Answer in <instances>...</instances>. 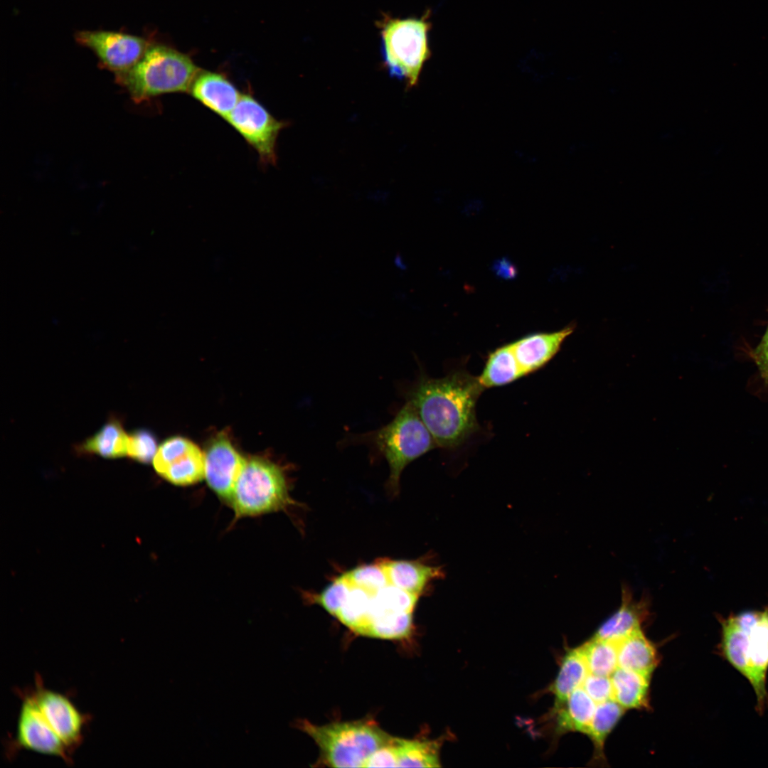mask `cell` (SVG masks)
Wrapping results in <instances>:
<instances>
[{"mask_svg": "<svg viewBox=\"0 0 768 768\" xmlns=\"http://www.w3.org/2000/svg\"><path fill=\"white\" fill-rule=\"evenodd\" d=\"M484 388L478 377L454 370L439 378L422 377L408 394L437 447L454 449L479 430L477 401Z\"/></svg>", "mask_w": 768, "mask_h": 768, "instance_id": "1", "label": "cell"}, {"mask_svg": "<svg viewBox=\"0 0 768 768\" xmlns=\"http://www.w3.org/2000/svg\"><path fill=\"white\" fill-rule=\"evenodd\" d=\"M717 618L721 627L718 654L750 682L756 711L762 715L768 710V605Z\"/></svg>", "mask_w": 768, "mask_h": 768, "instance_id": "2", "label": "cell"}, {"mask_svg": "<svg viewBox=\"0 0 768 768\" xmlns=\"http://www.w3.org/2000/svg\"><path fill=\"white\" fill-rule=\"evenodd\" d=\"M201 70L186 55L162 45H150L142 58L116 80L136 102L158 95L189 91Z\"/></svg>", "mask_w": 768, "mask_h": 768, "instance_id": "3", "label": "cell"}, {"mask_svg": "<svg viewBox=\"0 0 768 768\" xmlns=\"http://www.w3.org/2000/svg\"><path fill=\"white\" fill-rule=\"evenodd\" d=\"M297 724L318 746L319 762L331 767H363L375 751L394 737L375 722L365 720L322 725L302 720Z\"/></svg>", "mask_w": 768, "mask_h": 768, "instance_id": "4", "label": "cell"}, {"mask_svg": "<svg viewBox=\"0 0 768 768\" xmlns=\"http://www.w3.org/2000/svg\"><path fill=\"white\" fill-rule=\"evenodd\" d=\"M431 11L420 18H395L383 14L376 21L380 34L383 62L390 76L405 80L407 87L417 85L424 64L431 57L428 33Z\"/></svg>", "mask_w": 768, "mask_h": 768, "instance_id": "5", "label": "cell"}, {"mask_svg": "<svg viewBox=\"0 0 768 768\" xmlns=\"http://www.w3.org/2000/svg\"><path fill=\"white\" fill-rule=\"evenodd\" d=\"M370 439L389 465L388 483L393 490L398 489L400 475L410 463L437 447L408 400L390 422L372 434Z\"/></svg>", "mask_w": 768, "mask_h": 768, "instance_id": "6", "label": "cell"}, {"mask_svg": "<svg viewBox=\"0 0 768 768\" xmlns=\"http://www.w3.org/2000/svg\"><path fill=\"white\" fill-rule=\"evenodd\" d=\"M238 517L274 512L291 504L284 474L260 458L245 462L229 501Z\"/></svg>", "mask_w": 768, "mask_h": 768, "instance_id": "7", "label": "cell"}, {"mask_svg": "<svg viewBox=\"0 0 768 768\" xmlns=\"http://www.w3.org/2000/svg\"><path fill=\"white\" fill-rule=\"evenodd\" d=\"M253 147L263 164L276 162V143L286 123L275 119L250 94H242L225 119Z\"/></svg>", "mask_w": 768, "mask_h": 768, "instance_id": "8", "label": "cell"}, {"mask_svg": "<svg viewBox=\"0 0 768 768\" xmlns=\"http://www.w3.org/2000/svg\"><path fill=\"white\" fill-rule=\"evenodd\" d=\"M26 690L43 720L73 754L83 740L90 718L67 695L46 688L39 676L34 686Z\"/></svg>", "mask_w": 768, "mask_h": 768, "instance_id": "9", "label": "cell"}, {"mask_svg": "<svg viewBox=\"0 0 768 768\" xmlns=\"http://www.w3.org/2000/svg\"><path fill=\"white\" fill-rule=\"evenodd\" d=\"M75 38L92 50L103 67L114 74L134 65L150 46L142 37L110 31H80L75 33Z\"/></svg>", "mask_w": 768, "mask_h": 768, "instance_id": "10", "label": "cell"}, {"mask_svg": "<svg viewBox=\"0 0 768 768\" xmlns=\"http://www.w3.org/2000/svg\"><path fill=\"white\" fill-rule=\"evenodd\" d=\"M155 470L169 482L189 485L205 476V457L190 440L175 437L164 441L153 459Z\"/></svg>", "mask_w": 768, "mask_h": 768, "instance_id": "11", "label": "cell"}, {"mask_svg": "<svg viewBox=\"0 0 768 768\" xmlns=\"http://www.w3.org/2000/svg\"><path fill=\"white\" fill-rule=\"evenodd\" d=\"M18 694L21 706L16 733L9 745L10 753L23 750L60 758L68 764L72 763L73 754L46 729L24 690H19Z\"/></svg>", "mask_w": 768, "mask_h": 768, "instance_id": "12", "label": "cell"}, {"mask_svg": "<svg viewBox=\"0 0 768 768\" xmlns=\"http://www.w3.org/2000/svg\"><path fill=\"white\" fill-rule=\"evenodd\" d=\"M204 457L208 484L218 496L229 502L246 460L223 436L210 443Z\"/></svg>", "mask_w": 768, "mask_h": 768, "instance_id": "13", "label": "cell"}, {"mask_svg": "<svg viewBox=\"0 0 768 768\" xmlns=\"http://www.w3.org/2000/svg\"><path fill=\"white\" fill-rule=\"evenodd\" d=\"M574 329V325H569L558 331L529 334L511 343L523 377L546 366L558 353L564 341Z\"/></svg>", "mask_w": 768, "mask_h": 768, "instance_id": "14", "label": "cell"}, {"mask_svg": "<svg viewBox=\"0 0 768 768\" xmlns=\"http://www.w3.org/2000/svg\"><path fill=\"white\" fill-rule=\"evenodd\" d=\"M649 615L646 597L635 599L626 586L622 589L621 604L597 628L592 636L617 642L633 632L642 629L643 623Z\"/></svg>", "mask_w": 768, "mask_h": 768, "instance_id": "15", "label": "cell"}, {"mask_svg": "<svg viewBox=\"0 0 768 768\" xmlns=\"http://www.w3.org/2000/svg\"><path fill=\"white\" fill-rule=\"evenodd\" d=\"M207 108L226 119L238 102L241 94L224 75L200 70L189 91Z\"/></svg>", "mask_w": 768, "mask_h": 768, "instance_id": "16", "label": "cell"}, {"mask_svg": "<svg viewBox=\"0 0 768 768\" xmlns=\"http://www.w3.org/2000/svg\"><path fill=\"white\" fill-rule=\"evenodd\" d=\"M617 645L618 667L651 677L658 663V653L642 629L619 640Z\"/></svg>", "mask_w": 768, "mask_h": 768, "instance_id": "17", "label": "cell"}, {"mask_svg": "<svg viewBox=\"0 0 768 768\" xmlns=\"http://www.w3.org/2000/svg\"><path fill=\"white\" fill-rule=\"evenodd\" d=\"M390 584L420 596L427 585L442 575L438 567L412 560L381 561Z\"/></svg>", "mask_w": 768, "mask_h": 768, "instance_id": "18", "label": "cell"}, {"mask_svg": "<svg viewBox=\"0 0 768 768\" xmlns=\"http://www.w3.org/2000/svg\"><path fill=\"white\" fill-rule=\"evenodd\" d=\"M596 705L582 687L575 689L565 703L553 712L555 717L556 734L576 732L586 735Z\"/></svg>", "mask_w": 768, "mask_h": 768, "instance_id": "19", "label": "cell"}, {"mask_svg": "<svg viewBox=\"0 0 768 768\" xmlns=\"http://www.w3.org/2000/svg\"><path fill=\"white\" fill-rule=\"evenodd\" d=\"M128 438L121 420L112 417L97 432L78 445L75 450L80 455L119 458L127 455Z\"/></svg>", "mask_w": 768, "mask_h": 768, "instance_id": "20", "label": "cell"}, {"mask_svg": "<svg viewBox=\"0 0 768 768\" xmlns=\"http://www.w3.org/2000/svg\"><path fill=\"white\" fill-rule=\"evenodd\" d=\"M589 671L580 646L565 654L559 671L548 690L554 695L553 712L562 706L571 693L582 686Z\"/></svg>", "mask_w": 768, "mask_h": 768, "instance_id": "21", "label": "cell"}, {"mask_svg": "<svg viewBox=\"0 0 768 768\" xmlns=\"http://www.w3.org/2000/svg\"><path fill=\"white\" fill-rule=\"evenodd\" d=\"M610 678L613 700L625 710L649 708L651 678L617 667L610 676Z\"/></svg>", "mask_w": 768, "mask_h": 768, "instance_id": "22", "label": "cell"}, {"mask_svg": "<svg viewBox=\"0 0 768 768\" xmlns=\"http://www.w3.org/2000/svg\"><path fill=\"white\" fill-rule=\"evenodd\" d=\"M477 377L484 390L502 387L523 378L511 343L491 352L481 374Z\"/></svg>", "mask_w": 768, "mask_h": 768, "instance_id": "23", "label": "cell"}, {"mask_svg": "<svg viewBox=\"0 0 768 768\" xmlns=\"http://www.w3.org/2000/svg\"><path fill=\"white\" fill-rule=\"evenodd\" d=\"M625 709L612 699L597 704L595 712L586 735L593 745L592 764L604 766L606 763L604 747L605 741L619 722Z\"/></svg>", "mask_w": 768, "mask_h": 768, "instance_id": "24", "label": "cell"}, {"mask_svg": "<svg viewBox=\"0 0 768 768\" xmlns=\"http://www.w3.org/2000/svg\"><path fill=\"white\" fill-rule=\"evenodd\" d=\"M393 746L397 767H439V740H408L395 737Z\"/></svg>", "mask_w": 768, "mask_h": 768, "instance_id": "25", "label": "cell"}, {"mask_svg": "<svg viewBox=\"0 0 768 768\" xmlns=\"http://www.w3.org/2000/svg\"><path fill=\"white\" fill-rule=\"evenodd\" d=\"M580 648L590 673L610 676L617 668V642L592 636Z\"/></svg>", "mask_w": 768, "mask_h": 768, "instance_id": "26", "label": "cell"}, {"mask_svg": "<svg viewBox=\"0 0 768 768\" xmlns=\"http://www.w3.org/2000/svg\"><path fill=\"white\" fill-rule=\"evenodd\" d=\"M343 575L351 585L371 594H375L390 584L381 561L357 567Z\"/></svg>", "mask_w": 768, "mask_h": 768, "instance_id": "27", "label": "cell"}, {"mask_svg": "<svg viewBox=\"0 0 768 768\" xmlns=\"http://www.w3.org/2000/svg\"><path fill=\"white\" fill-rule=\"evenodd\" d=\"M351 590V583L342 575L315 597V602L334 616L346 602Z\"/></svg>", "mask_w": 768, "mask_h": 768, "instance_id": "28", "label": "cell"}, {"mask_svg": "<svg viewBox=\"0 0 768 768\" xmlns=\"http://www.w3.org/2000/svg\"><path fill=\"white\" fill-rule=\"evenodd\" d=\"M156 440L148 430L140 429L129 434L127 455L141 463L153 461L156 453Z\"/></svg>", "mask_w": 768, "mask_h": 768, "instance_id": "29", "label": "cell"}, {"mask_svg": "<svg viewBox=\"0 0 768 768\" xmlns=\"http://www.w3.org/2000/svg\"><path fill=\"white\" fill-rule=\"evenodd\" d=\"M581 687L596 704L613 699L610 676L589 673Z\"/></svg>", "mask_w": 768, "mask_h": 768, "instance_id": "30", "label": "cell"}, {"mask_svg": "<svg viewBox=\"0 0 768 768\" xmlns=\"http://www.w3.org/2000/svg\"><path fill=\"white\" fill-rule=\"evenodd\" d=\"M751 357L754 361L762 378L768 383V325L761 341L752 351Z\"/></svg>", "mask_w": 768, "mask_h": 768, "instance_id": "31", "label": "cell"}, {"mask_svg": "<svg viewBox=\"0 0 768 768\" xmlns=\"http://www.w3.org/2000/svg\"><path fill=\"white\" fill-rule=\"evenodd\" d=\"M495 272L501 277L511 279L516 274V269L513 264L506 258H503L494 263Z\"/></svg>", "mask_w": 768, "mask_h": 768, "instance_id": "32", "label": "cell"}]
</instances>
